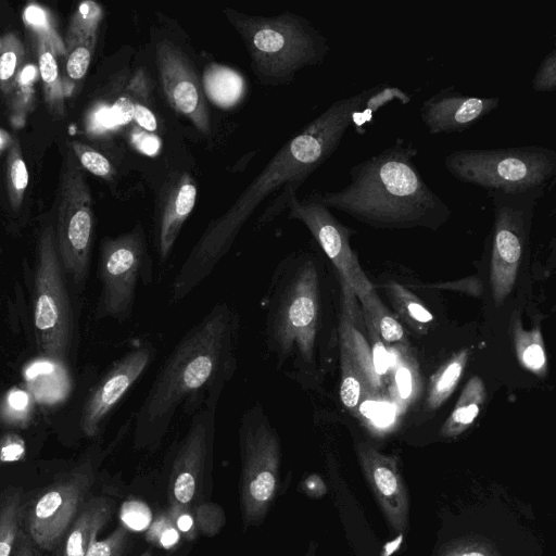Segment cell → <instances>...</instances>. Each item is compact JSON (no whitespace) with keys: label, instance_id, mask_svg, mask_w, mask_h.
I'll list each match as a JSON object with an SVG mask.
<instances>
[{"label":"cell","instance_id":"32","mask_svg":"<svg viewBox=\"0 0 556 556\" xmlns=\"http://www.w3.org/2000/svg\"><path fill=\"white\" fill-rule=\"evenodd\" d=\"M27 185V167L23 160L18 141L13 140L8 157V191L13 210L17 211L20 208Z\"/></svg>","mask_w":556,"mask_h":556},{"label":"cell","instance_id":"46","mask_svg":"<svg viewBox=\"0 0 556 556\" xmlns=\"http://www.w3.org/2000/svg\"><path fill=\"white\" fill-rule=\"evenodd\" d=\"M24 440L14 433H9L0 440V463L17 462L25 456Z\"/></svg>","mask_w":556,"mask_h":556},{"label":"cell","instance_id":"50","mask_svg":"<svg viewBox=\"0 0 556 556\" xmlns=\"http://www.w3.org/2000/svg\"><path fill=\"white\" fill-rule=\"evenodd\" d=\"M303 489L309 496H321L326 491L323 480L316 475H312L304 480Z\"/></svg>","mask_w":556,"mask_h":556},{"label":"cell","instance_id":"17","mask_svg":"<svg viewBox=\"0 0 556 556\" xmlns=\"http://www.w3.org/2000/svg\"><path fill=\"white\" fill-rule=\"evenodd\" d=\"M198 197L197 182L188 172H173L162 185L155 203L153 243L160 263L172 254Z\"/></svg>","mask_w":556,"mask_h":556},{"label":"cell","instance_id":"49","mask_svg":"<svg viewBox=\"0 0 556 556\" xmlns=\"http://www.w3.org/2000/svg\"><path fill=\"white\" fill-rule=\"evenodd\" d=\"M127 515L130 520L135 519L134 522H136V527L138 528H142L143 521H149L150 518L148 508L141 503H132L127 511Z\"/></svg>","mask_w":556,"mask_h":556},{"label":"cell","instance_id":"19","mask_svg":"<svg viewBox=\"0 0 556 556\" xmlns=\"http://www.w3.org/2000/svg\"><path fill=\"white\" fill-rule=\"evenodd\" d=\"M363 472L387 520L396 532H403L408 521V494L396 460L367 443L356 447Z\"/></svg>","mask_w":556,"mask_h":556},{"label":"cell","instance_id":"23","mask_svg":"<svg viewBox=\"0 0 556 556\" xmlns=\"http://www.w3.org/2000/svg\"><path fill=\"white\" fill-rule=\"evenodd\" d=\"M23 493L10 486L0 493V556H11L23 527Z\"/></svg>","mask_w":556,"mask_h":556},{"label":"cell","instance_id":"10","mask_svg":"<svg viewBox=\"0 0 556 556\" xmlns=\"http://www.w3.org/2000/svg\"><path fill=\"white\" fill-rule=\"evenodd\" d=\"M545 188L540 186L519 193L488 191L493 204L490 280L496 304L515 286L535 207Z\"/></svg>","mask_w":556,"mask_h":556},{"label":"cell","instance_id":"16","mask_svg":"<svg viewBox=\"0 0 556 556\" xmlns=\"http://www.w3.org/2000/svg\"><path fill=\"white\" fill-rule=\"evenodd\" d=\"M156 355L149 341L134 343L99 379L85 401L80 429L88 438L99 434L113 408L146 374Z\"/></svg>","mask_w":556,"mask_h":556},{"label":"cell","instance_id":"42","mask_svg":"<svg viewBox=\"0 0 556 556\" xmlns=\"http://www.w3.org/2000/svg\"><path fill=\"white\" fill-rule=\"evenodd\" d=\"M166 513L180 532L182 539L194 541L199 533L195 527L192 509L187 506L168 504Z\"/></svg>","mask_w":556,"mask_h":556},{"label":"cell","instance_id":"45","mask_svg":"<svg viewBox=\"0 0 556 556\" xmlns=\"http://www.w3.org/2000/svg\"><path fill=\"white\" fill-rule=\"evenodd\" d=\"M29 406L28 394L22 390H12L5 399V412H13L9 417V421L13 424L24 422Z\"/></svg>","mask_w":556,"mask_h":556},{"label":"cell","instance_id":"25","mask_svg":"<svg viewBox=\"0 0 556 556\" xmlns=\"http://www.w3.org/2000/svg\"><path fill=\"white\" fill-rule=\"evenodd\" d=\"M390 352V367H396L392 395L397 408L403 410L417 395L419 389L418 368L415 359L406 351V346L392 348Z\"/></svg>","mask_w":556,"mask_h":556},{"label":"cell","instance_id":"43","mask_svg":"<svg viewBox=\"0 0 556 556\" xmlns=\"http://www.w3.org/2000/svg\"><path fill=\"white\" fill-rule=\"evenodd\" d=\"M366 328L371 342L370 351L374 369L376 374L381 378L387 374L390 367L389 351L387 350L384 342L381 340L378 333L370 326L366 325Z\"/></svg>","mask_w":556,"mask_h":556},{"label":"cell","instance_id":"33","mask_svg":"<svg viewBox=\"0 0 556 556\" xmlns=\"http://www.w3.org/2000/svg\"><path fill=\"white\" fill-rule=\"evenodd\" d=\"M38 67L47 99L50 103L60 102L62 91L55 87L60 85L58 63L49 41L42 37H38Z\"/></svg>","mask_w":556,"mask_h":556},{"label":"cell","instance_id":"52","mask_svg":"<svg viewBox=\"0 0 556 556\" xmlns=\"http://www.w3.org/2000/svg\"><path fill=\"white\" fill-rule=\"evenodd\" d=\"M9 135L0 129V151L9 143Z\"/></svg>","mask_w":556,"mask_h":556},{"label":"cell","instance_id":"36","mask_svg":"<svg viewBox=\"0 0 556 556\" xmlns=\"http://www.w3.org/2000/svg\"><path fill=\"white\" fill-rule=\"evenodd\" d=\"M72 149L78 157L81 166L91 174L111 180L115 174L114 167L106 156L99 151L81 142H72Z\"/></svg>","mask_w":556,"mask_h":556},{"label":"cell","instance_id":"22","mask_svg":"<svg viewBox=\"0 0 556 556\" xmlns=\"http://www.w3.org/2000/svg\"><path fill=\"white\" fill-rule=\"evenodd\" d=\"M485 400L484 382L480 377L473 376L464 387L454 408L441 427V435L455 438L465 432L479 416Z\"/></svg>","mask_w":556,"mask_h":556},{"label":"cell","instance_id":"47","mask_svg":"<svg viewBox=\"0 0 556 556\" xmlns=\"http://www.w3.org/2000/svg\"><path fill=\"white\" fill-rule=\"evenodd\" d=\"M131 142L138 150L149 155L155 153L160 147V140L142 129L131 134Z\"/></svg>","mask_w":556,"mask_h":556},{"label":"cell","instance_id":"1","mask_svg":"<svg viewBox=\"0 0 556 556\" xmlns=\"http://www.w3.org/2000/svg\"><path fill=\"white\" fill-rule=\"evenodd\" d=\"M368 89L332 102L320 115L290 138L237 200L204 229L176 273L170 299L177 303L203 282L230 251L237 236L260 204L281 190L260 216L258 226L275 218L304 181L338 149L363 106Z\"/></svg>","mask_w":556,"mask_h":556},{"label":"cell","instance_id":"28","mask_svg":"<svg viewBox=\"0 0 556 556\" xmlns=\"http://www.w3.org/2000/svg\"><path fill=\"white\" fill-rule=\"evenodd\" d=\"M394 100L407 104L412 100V94L386 83L368 88L363 106L354 111L352 115L354 130L358 135H365L367 126L375 121L376 112Z\"/></svg>","mask_w":556,"mask_h":556},{"label":"cell","instance_id":"31","mask_svg":"<svg viewBox=\"0 0 556 556\" xmlns=\"http://www.w3.org/2000/svg\"><path fill=\"white\" fill-rule=\"evenodd\" d=\"M387 292L393 307L412 326L420 328L433 320L422 302L403 286L391 281L387 285Z\"/></svg>","mask_w":556,"mask_h":556},{"label":"cell","instance_id":"44","mask_svg":"<svg viewBox=\"0 0 556 556\" xmlns=\"http://www.w3.org/2000/svg\"><path fill=\"white\" fill-rule=\"evenodd\" d=\"M24 20L30 27H33L38 37H42L51 41V34L53 28L50 25V20L46 11L37 4H31L26 8L24 12Z\"/></svg>","mask_w":556,"mask_h":556},{"label":"cell","instance_id":"29","mask_svg":"<svg viewBox=\"0 0 556 556\" xmlns=\"http://www.w3.org/2000/svg\"><path fill=\"white\" fill-rule=\"evenodd\" d=\"M341 379L339 395L345 408L354 410L361 400L374 393L346 350L340 346Z\"/></svg>","mask_w":556,"mask_h":556},{"label":"cell","instance_id":"39","mask_svg":"<svg viewBox=\"0 0 556 556\" xmlns=\"http://www.w3.org/2000/svg\"><path fill=\"white\" fill-rule=\"evenodd\" d=\"M22 55L20 41L13 36L5 37L4 49L0 55V86L4 91L12 86Z\"/></svg>","mask_w":556,"mask_h":556},{"label":"cell","instance_id":"26","mask_svg":"<svg viewBox=\"0 0 556 556\" xmlns=\"http://www.w3.org/2000/svg\"><path fill=\"white\" fill-rule=\"evenodd\" d=\"M513 342L519 364L534 375L544 377L547 358L540 329L526 330L517 320L513 327Z\"/></svg>","mask_w":556,"mask_h":556},{"label":"cell","instance_id":"34","mask_svg":"<svg viewBox=\"0 0 556 556\" xmlns=\"http://www.w3.org/2000/svg\"><path fill=\"white\" fill-rule=\"evenodd\" d=\"M147 542L159 548L172 551L177 548L182 536L165 510H160L146 530Z\"/></svg>","mask_w":556,"mask_h":556},{"label":"cell","instance_id":"27","mask_svg":"<svg viewBox=\"0 0 556 556\" xmlns=\"http://www.w3.org/2000/svg\"><path fill=\"white\" fill-rule=\"evenodd\" d=\"M468 357V350L459 351L431 377L426 400L428 409L440 407L454 392L463 376Z\"/></svg>","mask_w":556,"mask_h":556},{"label":"cell","instance_id":"24","mask_svg":"<svg viewBox=\"0 0 556 556\" xmlns=\"http://www.w3.org/2000/svg\"><path fill=\"white\" fill-rule=\"evenodd\" d=\"M362 304L364 320L381 338L384 344L401 343L406 346L402 325L391 315L375 291L358 298Z\"/></svg>","mask_w":556,"mask_h":556},{"label":"cell","instance_id":"48","mask_svg":"<svg viewBox=\"0 0 556 556\" xmlns=\"http://www.w3.org/2000/svg\"><path fill=\"white\" fill-rule=\"evenodd\" d=\"M11 556H37L35 552V545L23 527L20 530Z\"/></svg>","mask_w":556,"mask_h":556},{"label":"cell","instance_id":"15","mask_svg":"<svg viewBox=\"0 0 556 556\" xmlns=\"http://www.w3.org/2000/svg\"><path fill=\"white\" fill-rule=\"evenodd\" d=\"M290 219L300 220L309 230L320 249L334 266L341 288L351 291L357 299L375 291L372 283L362 269L350 238L355 232L343 225L318 201L292 195L287 208Z\"/></svg>","mask_w":556,"mask_h":556},{"label":"cell","instance_id":"6","mask_svg":"<svg viewBox=\"0 0 556 556\" xmlns=\"http://www.w3.org/2000/svg\"><path fill=\"white\" fill-rule=\"evenodd\" d=\"M444 165L462 182L519 193L546 186L556 175V151L542 146L460 149L446 154Z\"/></svg>","mask_w":556,"mask_h":556},{"label":"cell","instance_id":"11","mask_svg":"<svg viewBox=\"0 0 556 556\" xmlns=\"http://www.w3.org/2000/svg\"><path fill=\"white\" fill-rule=\"evenodd\" d=\"M216 408V404H208L194 413L184 437L175 441L168 450V504L192 508L207 501L213 470Z\"/></svg>","mask_w":556,"mask_h":556},{"label":"cell","instance_id":"35","mask_svg":"<svg viewBox=\"0 0 556 556\" xmlns=\"http://www.w3.org/2000/svg\"><path fill=\"white\" fill-rule=\"evenodd\" d=\"M195 527L199 534L212 538L220 532L226 523L223 507L216 503L204 501L192 508Z\"/></svg>","mask_w":556,"mask_h":556},{"label":"cell","instance_id":"13","mask_svg":"<svg viewBox=\"0 0 556 556\" xmlns=\"http://www.w3.org/2000/svg\"><path fill=\"white\" fill-rule=\"evenodd\" d=\"M90 189L72 160L62 175L55 242L63 271L75 283H83L89 273L94 236V215Z\"/></svg>","mask_w":556,"mask_h":556},{"label":"cell","instance_id":"3","mask_svg":"<svg viewBox=\"0 0 556 556\" xmlns=\"http://www.w3.org/2000/svg\"><path fill=\"white\" fill-rule=\"evenodd\" d=\"M417 154L412 141L396 138L378 154L353 165L344 188L308 197L375 228L435 229L452 211L420 175L413 162Z\"/></svg>","mask_w":556,"mask_h":556},{"label":"cell","instance_id":"53","mask_svg":"<svg viewBox=\"0 0 556 556\" xmlns=\"http://www.w3.org/2000/svg\"><path fill=\"white\" fill-rule=\"evenodd\" d=\"M305 556H315V554L313 553V549L311 548Z\"/></svg>","mask_w":556,"mask_h":556},{"label":"cell","instance_id":"9","mask_svg":"<svg viewBox=\"0 0 556 556\" xmlns=\"http://www.w3.org/2000/svg\"><path fill=\"white\" fill-rule=\"evenodd\" d=\"M34 324L39 351L53 361H65L73 338V316L51 226L42 230L37 248Z\"/></svg>","mask_w":556,"mask_h":556},{"label":"cell","instance_id":"40","mask_svg":"<svg viewBox=\"0 0 556 556\" xmlns=\"http://www.w3.org/2000/svg\"><path fill=\"white\" fill-rule=\"evenodd\" d=\"M441 556H501L496 548L478 538L455 541L445 546Z\"/></svg>","mask_w":556,"mask_h":556},{"label":"cell","instance_id":"2","mask_svg":"<svg viewBox=\"0 0 556 556\" xmlns=\"http://www.w3.org/2000/svg\"><path fill=\"white\" fill-rule=\"evenodd\" d=\"M240 318L227 302L214 305L165 357L135 417L132 447L154 453L179 409L193 415L219 397L237 369Z\"/></svg>","mask_w":556,"mask_h":556},{"label":"cell","instance_id":"30","mask_svg":"<svg viewBox=\"0 0 556 556\" xmlns=\"http://www.w3.org/2000/svg\"><path fill=\"white\" fill-rule=\"evenodd\" d=\"M102 16L103 10L99 3L90 0L81 2L68 25L66 49L78 42L97 40Z\"/></svg>","mask_w":556,"mask_h":556},{"label":"cell","instance_id":"7","mask_svg":"<svg viewBox=\"0 0 556 556\" xmlns=\"http://www.w3.org/2000/svg\"><path fill=\"white\" fill-rule=\"evenodd\" d=\"M239 506L244 531L265 520L277 494L281 439L261 403L247 408L238 429Z\"/></svg>","mask_w":556,"mask_h":556},{"label":"cell","instance_id":"14","mask_svg":"<svg viewBox=\"0 0 556 556\" xmlns=\"http://www.w3.org/2000/svg\"><path fill=\"white\" fill-rule=\"evenodd\" d=\"M154 58L162 93L168 105L203 135L212 130L201 78L187 43L174 33L153 35Z\"/></svg>","mask_w":556,"mask_h":556},{"label":"cell","instance_id":"20","mask_svg":"<svg viewBox=\"0 0 556 556\" xmlns=\"http://www.w3.org/2000/svg\"><path fill=\"white\" fill-rule=\"evenodd\" d=\"M115 501L106 495L89 497L62 541L61 556H85L99 532L111 520Z\"/></svg>","mask_w":556,"mask_h":556},{"label":"cell","instance_id":"4","mask_svg":"<svg viewBox=\"0 0 556 556\" xmlns=\"http://www.w3.org/2000/svg\"><path fill=\"white\" fill-rule=\"evenodd\" d=\"M318 265L308 253L283 257L263 300L267 351L276 368L301 386L314 380L321 353L324 299Z\"/></svg>","mask_w":556,"mask_h":556},{"label":"cell","instance_id":"8","mask_svg":"<svg viewBox=\"0 0 556 556\" xmlns=\"http://www.w3.org/2000/svg\"><path fill=\"white\" fill-rule=\"evenodd\" d=\"M98 274L101 293L96 317L127 320L135 306L138 286H149L153 279V260L141 223L129 231L102 240Z\"/></svg>","mask_w":556,"mask_h":556},{"label":"cell","instance_id":"12","mask_svg":"<svg viewBox=\"0 0 556 556\" xmlns=\"http://www.w3.org/2000/svg\"><path fill=\"white\" fill-rule=\"evenodd\" d=\"M96 460L85 458L24 504L23 529L34 545L52 551L62 543L96 481Z\"/></svg>","mask_w":556,"mask_h":556},{"label":"cell","instance_id":"5","mask_svg":"<svg viewBox=\"0 0 556 556\" xmlns=\"http://www.w3.org/2000/svg\"><path fill=\"white\" fill-rule=\"evenodd\" d=\"M223 15L241 38L256 80L267 87L286 86L298 72L321 64L329 53L327 38L304 16L285 11L252 15L235 8Z\"/></svg>","mask_w":556,"mask_h":556},{"label":"cell","instance_id":"37","mask_svg":"<svg viewBox=\"0 0 556 556\" xmlns=\"http://www.w3.org/2000/svg\"><path fill=\"white\" fill-rule=\"evenodd\" d=\"M129 542V529L119 523L103 540H94L85 556H123Z\"/></svg>","mask_w":556,"mask_h":556},{"label":"cell","instance_id":"18","mask_svg":"<svg viewBox=\"0 0 556 556\" xmlns=\"http://www.w3.org/2000/svg\"><path fill=\"white\" fill-rule=\"evenodd\" d=\"M500 102L496 96L463 94L448 86L422 102L420 118L431 135L463 132L497 109Z\"/></svg>","mask_w":556,"mask_h":556},{"label":"cell","instance_id":"38","mask_svg":"<svg viewBox=\"0 0 556 556\" xmlns=\"http://www.w3.org/2000/svg\"><path fill=\"white\" fill-rule=\"evenodd\" d=\"M97 40L78 42L67 48L66 72L70 78L80 80L88 72Z\"/></svg>","mask_w":556,"mask_h":556},{"label":"cell","instance_id":"51","mask_svg":"<svg viewBox=\"0 0 556 556\" xmlns=\"http://www.w3.org/2000/svg\"><path fill=\"white\" fill-rule=\"evenodd\" d=\"M188 551L187 548L178 551L177 548L168 551V553L165 556H187ZM139 556H153V553L150 548L142 552Z\"/></svg>","mask_w":556,"mask_h":556},{"label":"cell","instance_id":"21","mask_svg":"<svg viewBox=\"0 0 556 556\" xmlns=\"http://www.w3.org/2000/svg\"><path fill=\"white\" fill-rule=\"evenodd\" d=\"M201 85L205 98L223 109L237 105L247 93L244 77L238 71L216 62L207 64Z\"/></svg>","mask_w":556,"mask_h":556},{"label":"cell","instance_id":"41","mask_svg":"<svg viewBox=\"0 0 556 556\" xmlns=\"http://www.w3.org/2000/svg\"><path fill=\"white\" fill-rule=\"evenodd\" d=\"M535 92H554L556 90V50H551L541 61L532 79Z\"/></svg>","mask_w":556,"mask_h":556}]
</instances>
